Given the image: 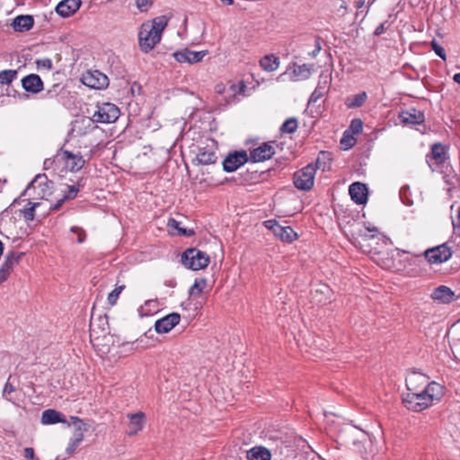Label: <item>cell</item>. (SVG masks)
Returning a JSON list of instances; mask_svg holds the SVG:
<instances>
[{
	"label": "cell",
	"mask_w": 460,
	"mask_h": 460,
	"mask_svg": "<svg viewBox=\"0 0 460 460\" xmlns=\"http://www.w3.org/2000/svg\"><path fill=\"white\" fill-rule=\"evenodd\" d=\"M168 16L163 15L142 24L139 33L140 46L142 52H151L159 43L160 38L168 23Z\"/></svg>",
	"instance_id": "6da1fadb"
},
{
	"label": "cell",
	"mask_w": 460,
	"mask_h": 460,
	"mask_svg": "<svg viewBox=\"0 0 460 460\" xmlns=\"http://www.w3.org/2000/svg\"><path fill=\"white\" fill-rule=\"evenodd\" d=\"M182 262L183 265L188 269L193 271H199L208 266V264L210 263V258L205 253L200 250L189 249L183 253Z\"/></svg>",
	"instance_id": "7a4b0ae2"
},
{
	"label": "cell",
	"mask_w": 460,
	"mask_h": 460,
	"mask_svg": "<svg viewBox=\"0 0 460 460\" xmlns=\"http://www.w3.org/2000/svg\"><path fill=\"white\" fill-rule=\"evenodd\" d=\"M316 165L311 164L304 167L303 169L298 171L294 174L293 182L297 188L303 191H309L314 185Z\"/></svg>",
	"instance_id": "3957f363"
},
{
	"label": "cell",
	"mask_w": 460,
	"mask_h": 460,
	"mask_svg": "<svg viewBox=\"0 0 460 460\" xmlns=\"http://www.w3.org/2000/svg\"><path fill=\"white\" fill-rule=\"evenodd\" d=\"M403 404L411 411H423L432 404V398L427 392L425 394H404L402 396Z\"/></svg>",
	"instance_id": "277c9868"
},
{
	"label": "cell",
	"mask_w": 460,
	"mask_h": 460,
	"mask_svg": "<svg viewBox=\"0 0 460 460\" xmlns=\"http://www.w3.org/2000/svg\"><path fill=\"white\" fill-rule=\"evenodd\" d=\"M81 82L91 88L104 90L108 87L109 78L100 71L86 72L81 77Z\"/></svg>",
	"instance_id": "5b68a950"
},
{
	"label": "cell",
	"mask_w": 460,
	"mask_h": 460,
	"mask_svg": "<svg viewBox=\"0 0 460 460\" xmlns=\"http://www.w3.org/2000/svg\"><path fill=\"white\" fill-rule=\"evenodd\" d=\"M120 110L112 103H103L99 106L94 113V120L102 123H112L120 116Z\"/></svg>",
	"instance_id": "8992f818"
},
{
	"label": "cell",
	"mask_w": 460,
	"mask_h": 460,
	"mask_svg": "<svg viewBox=\"0 0 460 460\" xmlns=\"http://www.w3.org/2000/svg\"><path fill=\"white\" fill-rule=\"evenodd\" d=\"M362 132V121L354 120L352 122L350 128L343 134V138L341 140V148L343 151H347L349 149H351L352 146H354L357 140L358 135H360Z\"/></svg>",
	"instance_id": "52a82bcc"
},
{
	"label": "cell",
	"mask_w": 460,
	"mask_h": 460,
	"mask_svg": "<svg viewBox=\"0 0 460 460\" xmlns=\"http://www.w3.org/2000/svg\"><path fill=\"white\" fill-rule=\"evenodd\" d=\"M268 230H271L275 236L284 242H292L296 240L299 235L291 228H284L280 225L276 221H267L264 223Z\"/></svg>",
	"instance_id": "ba28073f"
},
{
	"label": "cell",
	"mask_w": 460,
	"mask_h": 460,
	"mask_svg": "<svg viewBox=\"0 0 460 460\" xmlns=\"http://www.w3.org/2000/svg\"><path fill=\"white\" fill-rule=\"evenodd\" d=\"M247 162V155L245 152L238 151L229 155L223 163V167L227 172H233L238 169Z\"/></svg>",
	"instance_id": "9c48e42d"
},
{
	"label": "cell",
	"mask_w": 460,
	"mask_h": 460,
	"mask_svg": "<svg viewBox=\"0 0 460 460\" xmlns=\"http://www.w3.org/2000/svg\"><path fill=\"white\" fill-rule=\"evenodd\" d=\"M425 257L431 263H442L451 257V249L444 245L431 249L426 252Z\"/></svg>",
	"instance_id": "30bf717a"
},
{
	"label": "cell",
	"mask_w": 460,
	"mask_h": 460,
	"mask_svg": "<svg viewBox=\"0 0 460 460\" xmlns=\"http://www.w3.org/2000/svg\"><path fill=\"white\" fill-rule=\"evenodd\" d=\"M349 193L352 201L359 205L366 203L368 199V189L364 184L355 183L352 184L349 189Z\"/></svg>",
	"instance_id": "8fae6325"
},
{
	"label": "cell",
	"mask_w": 460,
	"mask_h": 460,
	"mask_svg": "<svg viewBox=\"0 0 460 460\" xmlns=\"http://www.w3.org/2000/svg\"><path fill=\"white\" fill-rule=\"evenodd\" d=\"M80 5V0H64L57 6V13L63 17H69L79 9Z\"/></svg>",
	"instance_id": "7c38bea8"
},
{
	"label": "cell",
	"mask_w": 460,
	"mask_h": 460,
	"mask_svg": "<svg viewBox=\"0 0 460 460\" xmlns=\"http://www.w3.org/2000/svg\"><path fill=\"white\" fill-rule=\"evenodd\" d=\"M208 54L206 51L203 52H191V51H183V52H177L174 54V57L176 61L182 63H189V64H194L197 63L199 61H202L205 55Z\"/></svg>",
	"instance_id": "4fadbf2b"
},
{
	"label": "cell",
	"mask_w": 460,
	"mask_h": 460,
	"mask_svg": "<svg viewBox=\"0 0 460 460\" xmlns=\"http://www.w3.org/2000/svg\"><path fill=\"white\" fill-rule=\"evenodd\" d=\"M180 322V316L177 314L167 315L160 319L155 324V330L159 333H167L174 329Z\"/></svg>",
	"instance_id": "5bb4252c"
},
{
	"label": "cell",
	"mask_w": 460,
	"mask_h": 460,
	"mask_svg": "<svg viewBox=\"0 0 460 460\" xmlns=\"http://www.w3.org/2000/svg\"><path fill=\"white\" fill-rule=\"evenodd\" d=\"M273 155H274V150L272 146L263 145L259 147L258 149L254 150L251 153L250 159L252 162L258 163V162H263V161L270 159L271 157H273Z\"/></svg>",
	"instance_id": "9a60e30c"
},
{
	"label": "cell",
	"mask_w": 460,
	"mask_h": 460,
	"mask_svg": "<svg viewBox=\"0 0 460 460\" xmlns=\"http://www.w3.org/2000/svg\"><path fill=\"white\" fill-rule=\"evenodd\" d=\"M22 84L24 89L31 93H39L43 89V81L37 75L25 77L22 81Z\"/></svg>",
	"instance_id": "2e32d148"
},
{
	"label": "cell",
	"mask_w": 460,
	"mask_h": 460,
	"mask_svg": "<svg viewBox=\"0 0 460 460\" xmlns=\"http://www.w3.org/2000/svg\"><path fill=\"white\" fill-rule=\"evenodd\" d=\"M432 299L440 303H449L454 300L455 295L453 291H451L447 287H440L432 293Z\"/></svg>",
	"instance_id": "e0dca14e"
},
{
	"label": "cell",
	"mask_w": 460,
	"mask_h": 460,
	"mask_svg": "<svg viewBox=\"0 0 460 460\" xmlns=\"http://www.w3.org/2000/svg\"><path fill=\"white\" fill-rule=\"evenodd\" d=\"M34 21L32 16L28 15H24V16H19L13 22V28L16 32H26L30 29L33 28Z\"/></svg>",
	"instance_id": "ac0fdd59"
},
{
	"label": "cell",
	"mask_w": 460,
	"mask_h": 460,
	"mask_svg": "<svg viewBox=\"0 0 460 460\" xmlns=\"http://www.w3.org/2000/svg\"><path fill=\"white\" fill-rule=\"evenodd\" d=\"M260 65L263 71L273 72L279 68L280 60L275 55H267V56L263 57V59L260 61Z\"/></svg>",
	"instance_id": "d6986e66"
},
{
	"label": "cell",
	"mask_w": 460,
	"mask_h": 460,
	"mask_svg": "<svg viewBox=\"0 0 460 460\" xmlns=\"http://www.w3.org/2000/svg\"><path fill=\"white\" fill-rule=\"evenodd\" d=\"M400 118L402 121L410 123H419L423 121V113L416 110H407L400 113Z\"/></svg>",
	"instance_id": "ffe728a7"
},
{
	"label": "cell",
	"mask_w": 460,
	"mask_h": 460,
	"mask_svg": "<svg viewBox=\"0 0 460 460\" xmlns=\"http://www.w3.org/2000/svg\"><path fill=\"white\" fill-rule=\"evenodd\" d=\"M247 458L249 460H270L271 454L270 452L262 447L254 448L247 453Z\"/></svg>",
	"instance_id": "44dd1931"
},
{
	"label": "cell",
	"mask_w": 460,
	"mask_h": 460,
	"mask_svg": "<svg viewBox=\"0 0 460 460\" xmlns=\"http://www.w3.org/2000/svg\"><path fill=\"white\" fill-rule=\"evenodd\" d=\"M64 422V419L62 418L60 413L54 412V411H47L43 413V423L45 424H54L57 423H62Z\"/></svg>",
	"instance_id": "7402d4cb"
},
{
	"label": "cell",
	"mask_w": 460,
	"mask_h": 460,
	"mask_svg": "<svg viewBox=\"0 0 460 460\" xmlns=\"http://www.w3.org/2000/svg\"><path fill=\"white\" fill-rule=\"evenodd\" d=\"M432 155L437 163H442L446 158V148L442 144H437L432 148Z\"/></svg>",
	"instance_id": "603a6c76"
},
{
	"label": "cell",
	"mask_w": 460,
	"mask_h": 460,
	"mask_svg": "<svg viewBox=\"0 0 460 460\" xmlns=\"http://www.w3.org/2000/svg\"><path fill=\"white\" fill-rule=\"evenodd\" d=\"M366 99V94H365V93H362V94L354 95V96H352V97H351V98L348 99V101L346 102V104H347L349 107L355 108V107H359V106H361V105H362L363 103H365Z\"/></svg>",
	"instance_id": "cb8c5ba5"
},
{
	"label": "cell",
	"mask_w": 460,
	"mask_h": 460,
	"mask_svg": "<svg viewBox=\"0 0 460 460\" xmlns=\"http://www.w3.org/2000/svg\"><path fill=\"white\" fill-rule=\"evenodd\" d=\"M426 392L432 396V399H439V398H441L442 396V394L444 393L442 386L438 385V384H432V385L428 387Z\"/></svg>",
	"instance_id": "d4e9b609"
},
{
	"label": "cell",
	"mask_w": 460,
	"mask_h": 460,
	"mask_svg": "<svg viewBox=\"0 0 460 460\" xmlns=\"http://www.w3.org/2000/svg\"><path fill=\"white\" fill-rule=\"evenodd\" d=\"M83 164H84V161L80 156L72 155L70 157V159L68 160V167L72 171L80 169Z\"/></svg>",
	"instance_id": "484cf974"
},
{
	"label": "cell",
	"mask_w": 460,
	"mask_h": 460,
	"mask_svg": "<svg viewBox=\"0 0 460 460\" xmlns=\"http://www.w3.org/2000/svg\"><path fill=\"white\" fill-rule=\"evenodd\" d=\"M293 74L295 75L297 78H305V77H309L310 74H311V69H310L309 67H299V68H297L295 71H293Z\"/></svg>",
	"instance_id": "4316f807"
},
{
	"label": "cell",
	"mask_w": 460,
	"mask_h": 460,
	"mask_svg": "<svg viewBox=\"0 0 460 460\" xmlns=\"http://www.w3.org/2000/svg\"><path fill=\"white\" fill-rule=\"evenodd\" d=\"M298 122L296 120H289L287 121L282 127V132L284 133H293L297 130Z\"/></svg>",
	"instance_id": "83f0119b"
},
{
	"label": "cell",
	"mask_w": 460,
	"mask_h": 460,
	"mask_svg": "<svg viewBox=\"0 0 460 460\" xmlns=\"http://www.w3.org/2000/svg\"><path fill=\"white\" fill-rule=\"evenodd\" d=\"M16 75V72L13 71H3L1 74V82L2 84H8L14 79Z\"/></svg>",
	"instance_id": "f1b7e54d"
},
{
	"label": "cell",
	"mask_w": 460,
	"mask_h": 460,
	"mask_svg": "<svg viewBox=\"0 0 460 460\" xmlns=\"http://www.w3.org/2000/svg\"><path fill=\"white\" fill-rule=\"evenodd\" d=\"M152 1L151 0H137V5L141 11H146L151 7Z\"/></svg>",
	"instance_id": "f546056e"
},
{
	"label": "cell",
	"mask_w": 460,
	"mask_h": 460,
	"mask_svg": "<svg viewBox=\"0 0 460 460\" xmlns=\"http://www.w3.org/2000/svg\"><path fill=\"white\" fill-rule=\"evenodd\" d=\"M221 1H222L224 4H226V5H231V4H233V1H232V0H221Z\"/></svg>",
	"instance_id": "4dcf8cb0"
},
{
	"label": "cell",
	"mask_w": 460,
	"mask_h": 460,
	"mask_svg": "<svg viewBox=\"0 0 460 460\" xmlns=\"http://www.w3.org/2000/svg\"><path fill=\"white\" fill-rule=\"evenodd\" d=\"M454 79H455L456 82H458L459 84H460V74L456 75L455 77H454Z\"/></svg>",
	"instance_id": "1f68e13d"
}]
</instances>
